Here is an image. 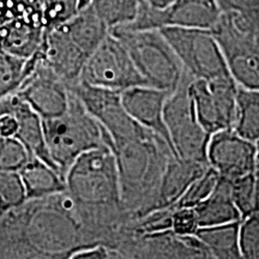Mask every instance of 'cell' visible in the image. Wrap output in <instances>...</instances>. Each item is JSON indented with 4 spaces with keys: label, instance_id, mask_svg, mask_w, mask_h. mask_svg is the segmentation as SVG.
<instances>
[{
    "label": "cell",
    "instance_id": "4316f807",
    "mask_svg": "<svg viewBox=\"0 0 259 259\" xmlns=\"http://www.w3.org/2000/svg\"><path fill=\"white\" fill-rule=\"evenodd\" d=\"M30 154L15 137H0V171H16L27 163Z\"/></svg>",
    "mask_w": 259,
    "mask_h": 259
},
{
    "label": "cell",
    "instance_id": "d4e9b609",
    "mask_svg": "<svg viewBox=\"0 0 259 259\" xmlns=\"http://www.w3.org/2000/svg\"><path fill=\"white\" fill-rule=\"evenodd\" d=\"M79 0H40L41 21L45 31L59 27L79 11Z\"/></svg>",
    "mask_w": 259,
    "mask_h": 259
},
{
    "label": "cell",
    "instance_id": "83f0119b",
    "mask_svg": "<svg viewBox=\"0 0 259 259\" xmlns=\"http://www.w3.org/2000/svg\"><path fill=\"white\" fill-rule=\"evenodd\" d=\"M241 258L259 259V211H253L240 221Z\"/></svg>",
    "mask_w": 259,
    "mask_h": 259
},
{
    "label": "cell",
    "instance_id": "ffe728a7",
    "mask_svg": "<svg viewBox=\"0 0 259 259\" xmlns=\"http://www.w3.org/2000/svg\"><path fill=\"white\" fill-rule=\"evenodd\" d=\"M240 221L199 227L196 236L209 252L210 258H241L240 235H239Z\"/></svg>",
    "mask_w": 259,
    "mask_h": 259
},
{
    "label": "cell",
    "instance_id": "9c48e42d",
    "mask_svg": "<svg viewBox=\"0 0 259 259\" xmlns=\"http://www.w3.org/2000/svg\"><path fill=\"white\" fill-rule=\"evenodd\" d=\"M189 93L197 118L209 135L233 128L238 83L232 74L211 79H191Z\"/></svg>",
    "mask_w": 259,
    "mask_h": 259
},
{
    "label": "cell",
    "instance_id": "836d02e7",
    "mask_svg": "<svg viewBox=\"0 0 259 259\" xmlns=\"http://www.w3.org/2000/svg\"><path fill=\"white\" fill-rule=\"evenodd\" d=\"M145 2H147L148 4H150L151 6H154V8L163 9L169 4H171L174 0H145Z\"/></svg>",
    "mask_w": 259,
    "mask_h": 259
},
{
    "label": "cell",
    "instance_id": "f546056e",
    "mask_svg": "<svg viewBox=\"0 0 259 259\" xmlns=\"http://www.w3.org/2000/svg\"><path fill=\"white\" fill-rule=\"evenodd\" d=\"M198 228V220L193 208H173L170 228L173 234L179 236L196 235Z\"/></svg>",
    "mask_w": 259,
    "mask_h": 259
},
{
    "label": "cell",
    "instance_id": "4fadbf2b",
    "mask_svg": "<svg viewBox=\"0 0 259 259\" xmlns=\"http://www.w3.org/2000/svg\"><path fill=\"white\" fill-rule=\"evenodd\" d=\"M169 93L149 85H138L120 93L122 105L131 116L144 128L160 136L170 147L164 124V105ZM173 153V151H171Z\"/></svg>",
    "mask_w": 259,
    "mask_h": 259
},
{
    "label": "cell",
    "instance_id": "ac0fdd59",
    "mask_svg": "<svg viewBox=\"0 0 259 259\" xmlns=\"http://www.w3.org/2000/svg\"><path fill=\"white\" fill-rule=\"evenodd\" d=\"M199 227L240 221L241 213L232 199L231 180L219 176L218 184L208 198L193 208Z\"/></svg>",
    "mask_w": 259,
    "mask_h": 259
},
{
    "label": "cell",
    "instance_id": "ba28073f",
    "mask_svg": "<svg viewBox=\"0 0 259 259\" xmlns=\"http://www.w3.org/2000/svg\"><path fill=\"white\" fill-rule=\"evenodd\" d=\"M69 90L102 126L109 137V143L130 141L148 135L149 130L132 119L122 105L119 92L90 85L78 80Z\"/></svg>",
    "mask_w": 259,
    "mask_h": 259
},
{
    "label": "cell",
    "instance_id": "3957f363",
    "mask_svg": "<svg viewBox=\"0 0 259 259\" xmlns=\"http://www.w3.org/2000/svg\"><path fill=\"white\" fill-rule=\"evenodd\" d=\"M211 31L238 85L259 89V9L222 12Z\"/></svg>",
    "mask_w": 259,
    "mask_h": 259
},
{
    "label": "cell",
    "instance_id": "8fae6325",
    "mask_svg": "<svg viewBox=\"0 0 259 259\" xmlns=\"http://www.w3.org/2000/svg\"><path fill=\"white\" fill-rule=\"evenodd\" d=\"M206 162L220 177L233 180L254 170L257 153L254 142L239 136L233 128L210 136Z\"/></svg>",
    "mask_w": 259,
    "mask_h": 259
},
{
    "label": "cell",
    "instance_id": "f1b7e54d",
    "mask_svg": "<svg viewBox=\"0 0 259 259\" xmlns=\"http://www.w3.org/2000/svg\"><path fill=\"white\" fill-rule=\"evenodd\" d=\"M232 199L241 213V218L254 211V179L253 171L231 180Z\"/></svg>",
    "mask_w": 259,
    "mask_h": 259
},
{
    "label": "cell",
    "instance_id": "d6a6232c",
    "mask_svg": "<svg viewBox=\"0 0 259 259\" xmlns=\"http://www.w3.org/2000/svg\"><path fill=\"white\" fill-rule=\"evenodd\" d=\"M253 179H254V211H259V161H257L254 170H253Z\"/></svg>",
    "mask_w": 259,
    "mask_h": 259
},
{
    "label": "cell",
    "instance_id": "277c9868",
    "mask_svg": "<svg viewBox=\"0 0 259 259\" xmlns=\"http://www.w3.org/2000/svg\"><path fill=\"white\" fill-rule=\"evenodd\" d=\"M109 32L126 48L149 87L168 93L178 88L184 77L183 65L161 30L113 27L109 28Z\"/></svg>",
    "mask_w": 259,
    "mask_h": 259
},
{
    "label": "cell",
    "instance_id": "5b68a950",
    "mask_svg": "<svg viewBox=\"0 0 259 259\" xmlns=\"http://www.w3.org/2000/svg\"><path fill=\"white\" fill-rule=\"evenodd\" d=\"M193 79L184 71L178 88L169 93L164 105V124L173 155L187 160L206 162V148L210 136L200 125L189 93Z\"/></svg>",
    "mask_w": 259,
    "mask_h": 259
},
{
    "label": "cell",
    "instance_id": "44dd1931",
    "mask_svg": "<svg viewBox=\"0 0 259 259\" xmlns=\"http://www.w3.org/2000/svg\"><path fill=\"white\" fill-rule=\"evenodd\" d=\"M233 130L251 142L259 139V89L238 85Z\"/></svg>",
    "mask_w": 259,
    "mask_h": 259
},
{
    "label": "cell",
    "instance_id": "4dcf8cb0",
    "mask_svg": "<svg viewBox=\"0 0 259 259\" xmlns=\"http://www.w3.org/2000/svg\"><path fill=\"white\" fill-rule=\"evenodd\" d=\"M222 12H245L259 9V0H218Z\"/></svg>",
    "mask_w": 259,
    "mask_h": 259
},
{
    "label": "cell",
    "instance_id": "5bb4252c",
    "mask_svg": "<svg viewBox=\"0 0 259 259\" xmlns=\"http://www.w3.org/2000/svg\"><path fill=\"white\" fill-rule=\"evenodd\" d=\"M218 0H174L158 9V25L211 30L221 17Z\"/></svg>",
    "mask_w": 259,
    "mask_h": 259
},
{
    "label": "cell",
    "instance_id": "7a4b0ae2",
    "mask_svg": "<svg viewBox=\"0 0 259 259\" xmlns=\"http://www.w3.org/2000/svg\"><path fill=\"white\" fill-rule=\"evenodd\" d=\"M42 124L51 160L64 179L77 157L90 149L108 144L107 132L71 92L66 112L44 119Z\"/></svg>",
    "mask_w": 259,
    "mask_h": 259
},
{
    "label": "cell",
    "instance_id": "6da1fadb",
    "mask_svg": "<svg viewBox=\"0 0 259 259\" xmlns=\"http://www.w3.org/2000/svg\"><path fill=\"white\" fill-rule=\"evenodd\" d=\"M108 145L115 156L121 204L130 222L154 211L162 174L173 155L169 145L154 132Z\"/></svg>",
    "mask_w": 259,
    "mask_h": 259
},
{
    "label": "cell",
    "instance_id": "cb8c5ba5",
    "mask_svg": "<svg viewBox=\"0 0 259 259\" xmlns=\"http://www.w3.org/2000/svg\"><path fill=\"white\" fill-rule=\"evenodd\" d=\"M28 203L21 178L16 171H0V218Z\"/></svg>",
    "mask_w": 259,
    "mask_h": 259
},
{
    "label": "cell",
    "instance_id": "7c38bea8",
    "mask_svg": "<svg viewBox=\"0 0 259 259\" xmlns=\"http://www.w3.org/2000/svg\"><path fill=\"white\" fill-rule=\"evenodd\" d=\"M38 50L45 65L69 88L78 82L89 57L71 40L63 25L45 31Z\"/></svg>",
    "mask_w": 259,
    "mask_h": 259
},
{
    "label": "cell",
    "instance_id": "7402d4cb",
    "mask_svg": "<svg viewBox=\"0 0 259 259\" xmlns=\"http://www.w3.org/2000/svg\"><path fill=\"white\" fill-rule=\"evenodd\" d=\"M32 70L28 59L0 50V101L15 95Z\"/></svg>",
    "mask_w": 259,
    "mask_h": 259
},
{
    "label": "cell",
    "instance_id": "52a82bcc",
    "mask_svg": "<svg viewBox=\"0 0 259 259\" xmlns=\"http://www.w3.org/2000/svg\"><path fill=\"white\" fill-rule=\"evenodd\" d=\"M79 80L119 93L134 87L148 85L126 48L111 32L84 64Z\"/></svg>",
    "mask_w": 259,
    "mask_h": 259
},
{
    "label": "cell",
    "instance_id": "1f68e13d",
    "mask_svg": "<svg viewBox=\"0 0 259 259\" xmlns=\"http://www.w3.org/2000/svg\"><path fill=\"white\" fill-rule=\"evenodd\" d=\"M18 130V121L11 112L0 113V137H15Z\"/></svg>",
    "mask_w": 259,
    "mask_h": 259
},
{
    "label": "cell",
    "instance_id": "e575fe53",
    "mask_svg": "<svg viewBox=\"0 0 259 259\" xmlns=\"http://www.w3.org/2000/svg\"><path fill=\"white\" fill-rule=\"evenodd\" d=\"M255 144V153H257V161H259V139L254 142Z\"/></svg>",
    "mask_w": 259,
    "mask_h": 259
},
{
    "label": "cell",
    "instance_id": "9a60e30c",
    "mask_svg": "<svg viewBox=\"0 0 259 259\" xmlns=\"http://www.w3.org/2000/svg\"><path fill=\"white\" fill-rule=\"evenodd\" d=\"M208 168V162L187 160L171 155L168 158L160 181L156 209L173 206L191 184Z\"/></svg>",
    "mask_w": 259,
    "mask_h": 259
},
{
    "label": "cell",
    "instance_id": "8992f818",
    "mask_svg": "<svg viewBox=\"0 0 259 259\" xmlns=\"http://www.w3.org/2000/svg\"><path fill=\"white\" fill-rule=\"evenodd\" d=\"M193 79H211L231 74L225 56L211 30L166 27L160 29Z\"/></svg>",
    "mask_w": 259,
    "mask_h": 259
},
{
    "label": "cell",
    "instance_id": "484cf974",
    "mask_svg": "<svg viewBox=\"0 0 259 259\" xmlns=\"http://www.w3.org/2000/svg\"><path fill=\"white\" fill-rule=\"evenodd\" d=\"M219 180V174L209 166L199 178H197L180 199L174 204L173 208H194L197 204L208 198L210 193L215 189Z\"/></svg>",
    "mask_w": 259,
    "mask_h": 259
},
{
    "label": "cell",
    "instance_id": "603a6c76",
    "mask_svg": "<svg viewBox=\"0 0 259 259\" xmlns=\"http://www.w3.org/2000/svg\"><path fill=\"white\" fill-rule=\"evenodd\" d=\"M143 3L144 0H92L89 5L108 28H113L131 23Z\"/></svg>",
    "mask_w": 259,
    "mask_h": 259
},
{
    "label": "cell",
    "instance_id": "2e32d148",
    "mask_svg": "<svg viewBox=\"0 0 259 259\" xmlns=\"http://www.w3.org/2000/svg\"><path fill=\"white\" fill-rule=\"evenodd\" d=\"M44 34L41 12L21 16L0 27V50L28 59L40 48Z\"/></svg>",
    "mask_w": 259,
    "mask_h": 259
},
{
    "label": "cell",
    "instance_id": "30bf717a",
    "mask_svg": "<svg viewBox=\"0 0 259 259\" xmlns=\"http://www.w3.org/2000/svg\"><path fill=\"white\" fill-rule=\"evenodd\" d=\"M34 70L16 93L40 118L51 119L64 114L69 107L70 90L42 61L40 50L32 54Z\"/></svg>",
    "mask_w": 259,
    "mask_h": 259
},
{
    "label": "cell",
    "instance_id": "d6986e66",
    "mask_svg": "<svg viewBox=\"0 0 259 259\" xmlns=\"http://www.w3.org/2000/svg\"><path fill=\"white\" fill-rule=\"evenodd\" d=\"M63 25L74 44L90 57L109 32V28L90 5L79 10Z\"/></svg>",
    "mask_w": 259,
    "mask_h": 259
},
{
    "label": "cell",
    "instance_id": "e0dca14e",
    "mask_svg": "<svg viewBox=\"0 0 259 259\" xmlns=\"http://www.w3.org/2000/svg\"><path fill=\"white\" fill-rule=\"evenodd\" d=\"M28 202H35L66 191V183L56 168L40 158L30 156L18 170Z\"/></svg>",
    "mask_w": 259,
    "mask_h": 259
}]
</instances>
